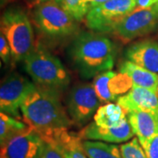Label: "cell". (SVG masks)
I'll list each match as a JSON object with an SVG mask.
<instances>
[{"mask_svg":"<svg viewBox=\"0 0 158 158\" xmlns=\"http://www.w3.org/2000/svg\"><path fill=\"white\" fill-rule=\"evenodd\" d=\"M20 111L26 123L44 139L69 128L74 124L62 106L59 91L40 87L22 102Z\"/></svg>","mask_w":158,"mask_h":158,"instance_id":"6da1fadb","label":"cell"},{"mask_svg":"<svg viewBox=\"0 0 158 158\" xmlns=\"http://www.w3.org/2000/svg\"><path fill=\"white\" fill-rule=\"evenodd\" d=\"M69 56L79 74L85 78H91L112 70L116 47L105 34L82 32L75 36L69 48Z\"/></svg>","mask_w":158,"mask_h":158,"instance_id":"7a4b0ae2","label":"cell"},{"mask_svg":"<svg viewBox=\"0 0 158 158\" xmlns=\"http://www.w3.org/2000/svg\"><path fill=\"white\" fill-rule=\"evenodd\" d=\"M23 61L25 70L40 87L60 91L69 84V75L62 62L42 48H34Z\"/></svg>","mask_w":158,"mask_h":158,"instance_id":"3957f363","label":"cell"},{"mask_svg":"<svg viewBox=\"0 0 158 158\" xmlns=\"http://www.w3.org/2000/svg\"><path fill=\"white\" fill-rule=\"evenodd\" d=\"M1 34L9 42L12 59L15 62L24 60L34 49V35L32 24L22 9L11 7L1 17Z\"/></svg>","mask_w":158,"mask_h":158,"instance_id":"277c9868","label":"cell"},{"mask_svg":"<svg viewBox=\"0 0 158 158\" xmlns=\"http://www.w3.org/2000/svg\"><path fill=\"white\" fill-rule=\"evenodd\" d=\"M36 27L50 39H65L78 34V21L65 11L56 0L40 2L34 9Z\"/></svg>","mask_w":158,"mask_h":158,"instance_id":"5b68a950","label":"cell"},{"mask_svg":"<svg viewBox=\"0 0 158 158\" xmlns=\"http://www.w3.org/2000/svg\"><path fill=\"white\" fill-rule=\"evenodd\" d=\"M136 8V0H109L91 8L85 16L86 27L101 34H112L115 27Z\"/></svg>","mask_w":158,"mask_h":158,"instance_id":"8992f818","label":"cell"},{"mask_svg":"<svg viewBox=\"0 0 158 158\" xmlns=\"http://www.w3.org/2000/svg\"><path fill=\"white\" fill-rule=\"evenodd\" d=\"M100 102L93 84H78L69 93L67 112L74 124L84 126L95 115Z\"/></svg>","mask_w":158,"mask_h":158,"instance_id":"52a82bcc","label":"cell"},{"mask_svg":"<svg viewBox=\"0 0 158 158\" xmlns=\"http://www.w3.org/2000/svg\"><path fill=\"white\" fill-rule=\"evenodd\" d=\"M37 88L34 83L19 73H12L3 80L0 88L1 113L19 118L22 102Z\"/></svg>","mask_w":158,"mask_h":158,"instance_id":"ba28073f","label":"cell"},{"mask_svg":"<svg viewBox=\"0 0 158 158\" xmlns=\"http://www.w3.org/2000/svg\"><path fill=\"white\" fill-rule=\"evenodd\" d=\"M158 27V11L153 6L148 9H135L115 27L112 34L127 43L151 34Z\"/></svg>","mask_w":158,"mask_h":158,"instance_id":"9c48e42d","label":"cell"},{"mask_svg":"<svg viewBox=\"0 0 158 158\" xmlns=\"http://www.w3.org/2000/svg\"><path fill=\"white\" fill-rule=\"evenodd\" d=\"M92 84L99 100L106 104L118 100L133 87V82L128 76L113 70L98 74Z\"/></svg>","mask_w":158,"mask_h":158,"instance_id":"30bf717a","label":"cell"},{"mask_svg":"<svg viewBox=\"0 0 158 158\" xmlns=\"http://www.w3.org/2000/svg\"><path fill=\"white\" fill-rule=\"evenodd\" d=\"M45 141L33 128L1 147V158H41Z\"/></svg>","mask_w":158,"mask_h":158,"instance_id":"8fae6325","label":"cell"},{"mask_svg":"<svg viewBox=\"0 0 158 158\" xmlns=\"http://www.w3.org/2000/svg\"><path fill=\"white\" fill-rule=\"evenodd\" d=\"M83 140L100 141L108 143H123L134 138L135 134L128 119L119 127H102L91 122L86 125L78 134Z\"/></svg>","mask_w":158,"mask_h":158,"instance_id":"7c38bea8","label":"cell"},{"mask_svg":"<svg viewBox=\"0 0 158 158\" xmlns=\"http://www.w3.org/2000/svg\"><path fill=\"white\" fill-rule=\"evenodd\" d=\"M127 115L134 134L142 147L151 137L158 134V109L138 110Z\"/></svg>","mask_w":158,"mask_h":158,"instance_id":"4fadbf2b","label":"cell"},{"mask_svg":"<svg viewBox=\"0 0 158 158\" xmlns=\"http://www.w3.org/2000/svg\"><path fill=\"white\" fill-rule=\"evenodd\" d=\"M126 57L138 66L158 74V43L152 40L135 42L127 48Z\"/></svg>","mask_w":158,"mask_h":158,"instance_id":"5bb4252c","label":"cell"},{"mask_svg":"<svg viewBox=\"0 0 158 158\" xmlns=\"http://www.w3.org/2000/svg\"><path fill=\"white\" fill-rule=\"evenodd\" d=\"M117 102L127 114L138 110H157L158 92L139 86H133L127 93L119 97Z\"/></svg>","mask_w":158,"mask_h":158,"instance_id":"9a60e30c","label":"cell"},{"mask_svg":"<svg viewBox=\"0 0 158 158\" xmlns=\"http://www.w3.org/2000/svg\"><path fill=\"white\" fill-rule=\"evenodd\" d=\"M82 138L78 134L63 130L45 139V141L53 142L60 148L65 158H88L83 148Z\"/></svg>","mask_w":158,"mask_h":158,"instance_id":"2e32d148","label":"cell"},{"mask_svg":"<svg viewBox=\"0 0 158 158\" xmlns=\"http://www.w3.org/2000/svg\"><path fill=\"white\" fill-rule=\"evenodd\" d=\"M118 72L128 76L133 86H139L158 92V74L138 66L130 61H124L119 64Z\"/></svg>","mask_w":158,"mask_h":158,"instance_id":"e0dca14e","label":"cell"},{"mask_svg":"<svg viewBox=\"0 0 158 158\" xmlns=\"http://www.w3.org/2000/svg\"><path fill=\"white\" fill-rule=\"evenodd\" d=\"M94 117V122L102 127H119L127 120V115L118 104L108 103L99 106Z\"/></svg>","mask_w":158,"mask_h":158,"instance_id":"ac0fdd59","label":"cell"},{"mask_svg":"<svg viewBox=\"0 0 158 158\" xmlns=\"http://www.w3.org/2000/svg\"><path fill=\"white\" fill-rule=\"evenodd\" d=\"M32 127L27 123L4 113H0V145L4 147L15 137L27 132Z\"/></svg>","mask_w":158,"mask_h":158,"instance_id":"d6986e66","label":"cell"},{"mask_svg":"<svg viewBox=\"0 0 158 158\" xmlns=\"http://www.w3.org/2000/svg\"><path fill=\"white\" fill-rule=\"evenodd\" d=\"M83 148L88 158H122L119 147L105 141L85 140Z\"/></svg>","mask_w":158,"mask_h":158,"instance_id":"ffe728a7","label":"cell"},{"mask_svg":"<svg viewBox=\"0 0 158 158\" xmlns=\"http://www.w3.org/2000/svg\"><path fill=\"white\" fill-rule=\"evenodd\" d=\"M62 8L67 11L78 22L85 19L89 6L85 0H56Z\"/></svg>","mask_w":158,"mask_h":158,"instance_id":"44dd1931","label":"cell"},{"mask_svg":"<svg viewBox=\"0 0 158 158\" xmlns=\"http://www.w3.org/2000/svg\"><path fill=\"white\" fill-rule=\"evenodd\" d=\"M119 148L122 158H148L137 138H132L130 141L120 145Z\"/></svg>","mask_w":158,"mask_h":158,"instance_id":"7402d4cb","label":"cell"},{"mask_svg":"<svg viewBox=\"0 0 158 158\" xmlns=\"http://www.w3.org/2000/svg\"><path fill=\"white\" fill-rule=\"evenodd\" d=\"M45 147L41 158H65L60 148L53 142L45 141Z\"/></svg>","mask_w":158,"mask_h":158,"instance_id":"603a6c76","label":"cell"},{"mask_svg":"<svg viewBox=\"0 0 158 158\" xmlns=\"http://www.w3.org/2000/svg\"><path fill=\"white\" fill-rule=\"evenodd\" d=\"M142 148L148 158H158V134L151 137Z\"/></svg>","mask_w":158,"mask_h":158,"instance_id":"cb8c5ba5","label":"cell"},{"mask_svg":"<svg viewBox=\"0 0 158 158\" xmlns=\"http://www.w3.org/2000/svg\"><path fill=\"white\" fill-rule=\"evenodd\" d=\"M0 56L5 63H9L12 58L11 47L3 34H0Z\"/></svg>","mask_w":158,"mask_h":158,"instance_id":"d4e9b609","label":"cell"},{"mask_svg":"<svg viewBox=\"0 0 158 158\" xmlns=\"http://www.w3.org/2000/svg\"><path fill=\"white\" fill-rule=\"evenodd\" d=\"M157 3L158 0H136L135 9H148Z\"/></svg>","mask_w":158,"mask_h":158,"instance_id":"484cf974","label":"cell"},{"mask_svg":"<svg viewBox=\"0 0 158 158\" xmlns=\"http://www.w3.org/2000/svg\"><path fill=\"white\" fill-rule=\"evenodd\" d=\"M85 1H86L88 6H89V9L90 10L93 7H96L98 6H100L102 4L106 3L109 0H85Z\"/></svg>","mask_w":158,"mask_h":158,"instance_id":"4316f807","label":"cell"},{"mask_svg":"<svg viewBox=\"0 0 158 158\" xmlns=\"http://www.w3.org/2000/svg\"><path fill=\"white\" fill-rule=\"evenodd\" d=\"M154 7H155V9H156V10L158 11V3L157 4H156V5L154 6Z\"/></svg>","mask_w":158,"mask_h":158,"instance_id":"83f0119b","label":"cell"},{"mask_svg":"<svg viewBox=\"0 0 158 158\" xmlns=\"http://www.w3.org/2000/svg\"><path fill=\"white\" fill-rule=\"evenodd\" d=\"M39 3H40V2H45V1H48V0H37Z\"/></svg>","mask_w":158,"mask_h":158,"instance_id":"f1b7e54d","label":"cell"},{"mask_svg":"<svg viewBox=\"0 0 158 158\" xmlns=\"http://www.w3.org/2000/svg\"><path fill=\"white\" fill-rule=\"evenodd\" d=\"M6 0H1V4H2V5H3L4 3H6Z\"/></svg>","mask_w":158,"mask_h":158,"instance_id":"f546056e","label":"cell"}]
</instances>
